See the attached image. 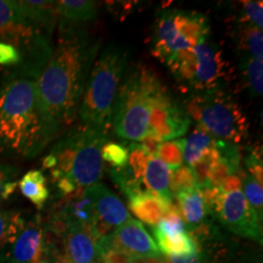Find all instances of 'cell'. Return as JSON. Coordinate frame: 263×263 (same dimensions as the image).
Masks as SVG:
<instances>
[{
	"label": "cell",
	"instance_id": "obj_1",
	"mask_svg": "<svg viewBox=\"0 0 263 263\" xmlns=\"http://www.w3.org/2000/svg\"><path fill=\"white\" fill-rule=\"evenodd\" d=\"M98 44L77 25L60 21L58 45L35 80L38 104L51 140L66 133L78 116Z\"/></svg>",
	"mask_w": 263,
	"mask_h": 263
},
{
	"label": "cell",
	"instance_id": "obj_2",
	"mask_svg": "<svg viewBox=\"0 0 263 263\" xmlns=\"http://www.w3.org/2000/svg\"><path fill=\"white\" fill-rule=\"evenodd\" d=\"M35 80L10 70L0 85V156L32 159L52 141L38 104Z\"/></svg>",
	"mask_w": 263,
	"mask_h": 263
},
{
	"label": "cell",
	"instance_id": "obj_3",
	"mask_svg": "<svg viewBox=\"0 0 263 263\" xmlns=\"http://www.w3.org/2000/svg\"><path fill=\"white\" fill-rule=\"evenodd\" d=\"M107 132L82 127L59 140L43 160L62 197L89 188L103 174L101 156Z\"/></svg>",
	"mask_w": 263,
	"mask_h": 263
},
{
	"label": "cell",
	"instance_id": "obj_4",
	"mask_svg": "<svg viewBox=\"0 0 263 263\" xmlns=\"http://www.w3.org/2000/svg\"><path fill=\"white\" fill-rule=\"evenodd\" d=\"M128 57L126 49L116 44L107 45L98 55L88 76L78 111L84 127L108 133L118 90L127 71Z\"/></svg>",
	"mask_w": 263,
	"mask_h": 263
},
{
	"label": "cell",
	"instance_id": "obj_5",
	"mask_svg": "<svg viewBox=\"0 0 263 263\" xmlns=\"http://www.w3.org/2000/svg\"><path fill=\"white\" fill-rule=\"evenodd\" d=\"M167 89L155 72L143 65L129 70L118 90L112 111L115 133L124 140L141 143L147 136L151 111Z\"/></svg>",
	"mask_w": 263,
	"mask_h": 263
},
{
	"label": "cell",
	"instance_id": "obj_6",
	"mask_svg": "<svg viewBox=\"0 0 263 263\" xmlns=\"http://www.w3.org/2000/svg\"><path fill=\"white\" fill-rule=\"evenodd\" d=\"M0 42L21 55V66L14 70L32 77H38L54 51L51 34L26 17L14 0H0Z\"/></svg>",
	"mask_w": 263,
	"mask_h": 263
},
{
	"label": "cell",
	"instance_id": "obj_7",
	"mask_svg": "<svg viewBox=\"0 0 263 263\" xmlns=\"http://www.w3.org/2000/svg\"><path fill=\"white\" fill-rule=\"evenodd\" d=\"M185 112L216 139L239 145L248 134L246 116L223 88L194 93L185 103Z\"/></svg>",
	"mask_w": 263,
	"mask_h": 263
},
{
	"label": "cell",
	"instance_id": "obj_8",
	"mask_svg": "<svg viewBox=\"0 0 263 263\" xmlns=\"http://www.w3.org/2000/svg\"><path fill=\"white\" fill-rule=\"evenodd\" d=\"M164 65L179 83L195 91L223 88L228 81V65L216 43L206 38L196 47L174 55Z\"/></svg>",
	"mask_w": 263,
	"mask_h": 263
},
{
	"label": "cell",
	"instance_id": "obj_9",
	"mask_svg": "<svg viewBox=\"0 0 263 263\" xmlns=\"http://www.w3.org/2000/svg\"><path fill=\"white\" fill-rule=\"evenodd\" d=\"M210 37L209 20L201 12L166 10L157 16L151 54L161 62L189 50Z\"/></svg>",
	"mask_w": 263,
	"mask_h": 263
},
{
	"label": "cell",
	"instance_id": "obj_10",
	"mask_svg": "<svg viewBox=\"0 0 263 263\" xmlns=\"http://www.w3.org/2000/svg\"><path fill=\"white\" fill-rule=\"evenodd\" d=\"M210 212L232 233L262 244V221L246 201L241 189L229 193L219 190Z\"/></svg>",
	"mask_w": 263,
	"mask_h": 263
},
{
	"label": "cell",
	"instance_id": "obj_11",
	"mask_svg": "<svg viewBox=\"0 0 263 263\" xmlns=\"http://www.w3.org/2000/svg\"><path fill=\"white\" fill-rule=\"evenodd\" d=\"M61 239L62 250L55 254L57 263H104V238L94 229L80 224H52Z\"/></svg>",
	"mask_w": 263,
	"mask_h": 263
},
{
	"label": "cell",
	"instance_id": "obj_12",
	"mask_svg": "<svg viewBox=\"0 0 263 263\" xmlns=\"http://www.w3.org/2000/svg\"><path fill=\"white\" fill-rule=\"evenodd\" d=\"M189 127L190 117L166 90L157 99L151 111L146 138H151L159 143L176 140L177 138L184 136Z\"/></svg>",
	"mask_w": 263,
	"mask_h": 263
},
{
	"label": "cell",
	"instance_id": "obj_13",
	"mask_svg": "<svg viewBox=\"0 0 263 263\" xmlns=\"http://www.w3.org/2000/svg\"><path fill=\"white\" fill-rule=\"evenodd\" d=\"M108 249L110 251L126 256L132 261L161 257L155 240L143 223L133 218L108 235Z\"/></svg>",
	"mask_w": 263,
	"mask_h": 263
},
{
	"label": "cell",
	"instance_id": "obj_14",
	"mask_svg": "<svg viewBox=\"0 0 263 263\" xmlns=\"http://www.w3.org/2000/svg\"><path fill=\"white\" fill-rule=\"evenodd\" d=\"M11 263H51L54 261L52 241L39 221L26 223L10 249Z\"/></svg>",
	"mask_w": 263,
	"mask_h": 263
},
{
	"label": "cell",
	"instance_id": "obj_15",
	"mask_svg": "<svg viewBox=\"0 0 263 263\" xmlns=\"http://www.w3.org/2000/svg\"><path fill=\"white\" fill-rule=\"evenodd\" d=\"M87 189L95 212V232L108 236L132 218L118 197L103 183H95Z\"/></svg>",
	"mask_w": 263,
	"mask_h": 263
},
{
	"label": "cell",
	"instance_id": "obj_16",
	"mask_svg": "<svg viewBox=\"0 0 263 263\" xmlns=\"http://www.w3.org/2000/svg\"><path fill=\"white\" fill-rule=\"evenodd\" d=\"M128 205L133 215L141 222L156 227L160 221L177 209L172 197L153 193H140L128 199Z\"/></svg>",
	"mask_w": 263,
	"mask_h": 263
},
{
	"label": "cell",
	"instance_id": "obj_17",
	"mask_svg": "<svg viewBox=\"0 0 263 263\" xmlns=\"http://www.w3.org/2000/svg\"><path fill=\"white\" fill-rule=\"evenodd\" d=\"M18 9L28 20L39 27L52 34L59 20L57 2H43V0H18L16 2Z\"/></svg>",
	"mask_w": 263,
	"mask_h": 263
},
{
	"label": "cell",
	"instance_id": "obj_18",
	"mask_svg": "<svg viewBox=\"0 0 263 263\" xmlns=\"http://www.w3.org/2000/svg\"><path fill=\"white\" fill-rule=\"evenodd\" d=\"M174 197L178 203L177 207L184 223L194 228L201 224L209 210L199 186L177 194Z\"/></svg>",
	"mask_w": 263,
	"mask_h": 263
},
{
	"label": "cell",
	"instance_id": "obj_19",
	"mask_svg": "<svg viewBox=\"0 0 263 263\" xmlns=\"http://www.w3.org/2000/svg\"><path fill=\"white\" fill-rule=\"evenodd\" d=\"M170 174L171 168L155 156H150L141 178V188L144 193H153L157 195L170 196Z\"/></svg>",
	"mask_w": 263,
	"mask_h": 263
},
{
	"label": "cell",
	"instance_id": "obj_20",
	"mask_svg": "<svg viewBox=\"0 0 263 263\" xmlns=\"http://www.w3.org/2000/svg\"><path fill=\"white\" fill-rule=\"evenodd\" d=\"M58 16L61 22L80 25L91 21L98 15V5L91 0H61L57 2Z\"/></svg>",
	"mask_w": 263,
	"mask_h": 263
},
{
	"label": "cell",
	"instance_id": "obj_21",
	"mask_svg": "<svg viewBox=\"0 0 263 263\" xmlns=\"http://www.w3.org/2000/svg\"><path fill=\"white\" fill-rule=\"evenodd\" d=\"M17 186L22 195L39 210L43 209L50 195L47 185V178L42 171L38 170H32L22 176V178L17 182Z\"/></svg>",
	"mask_w": 263,
	"mask_h": 263
},
{
	"label": "cell",
	"instance_id": "obj_22",
	"mask_svg": "<svg viewBox=\"0 0 263 263\" xmlns=\"http://www.w3.org/2000/svg\"><path fill=\"white\" fill-rule=\"evenodd\" d=\"M157 240V248L161 254L170 257L173 256H188L197 251V245L193 236L186 232L173 233V234H161L154 233Z\"/></svg>",
	"mask_w": 263,
	"mask_h": 263
},
{
	"label": "cell",
	"instance_id": "obj_23",
	"mask_svg": "<svg viewBox=\"0 0 263 263\" xmlns=\"http://www.w3.org/2000/svg\"><path fill=\"white\" fill-rule=\"evenodd\" d=\"M26 224L21 213L15 211H0V257L12 244Z\"/></svg>",
	"mask_w": 263,
	"mask_h": 263
},
{
	"label": "cell",
	"instance_id": "obj_24",
	"mask_svg": "<svg viewBox=\"0 0 263 263\" xmlns=\"http://www.w3.org/2000/svg\"><path fill=\"white\" fill-rule=\"evenodd\" d=\"M216 138L209 134L202 127L197 126L188 139H185L183 157L186 162V166L193 167L196 161L205 154L206 150L213 146Z\"/></svg>",
	"mask_w": 263,
	"mask_h": 263
},
{
	"label": "cell",
	"instance_id": "obj_25",
	"mask_svg": "<svg viewBox=\"0 0 263 263\" xmlns=\"http://www.w3.org/2000/svg\"><path fill=\"white\" fill-rule=\"evenodd\" d=\"M239 45L249 52V57L262 61L263 59V34L262 29L248 22H241L239 28Z\"/></svg>",
	"mask_w": 263,
	"mask_h": 263
},
{
	"label": "cell",
	"instance_id": "obj_26",
	"mask_svg": "<svg viewBox=\"0 0 263 263\" xmlns=\"http://www.w3.org/2000/svg\"><path fill=\"white\" fill-rule=\"evenodd\" d=\"M241 67L250 93L254 97H261L263 93V61L246 55L241 60Z\"/></svg>",
	"mask_w": 263,
	"mask_h": 263
},
{
	"label": "cell",
	"instance_id": "obj_27",
	"mask_svg": "<svg viewBox=\"0 0 263 263\" xmlns=\"http://www.w3.org/2000/svg\"><path fill=\"white\" fill-rule=\"evenodd\" d=\"M184 146H185V139L162 141L157 147L155 157L162 161L171 170L178 168L184 162Z\"/></svg>",
	"mask_w": 263,
	"mask_h": 263
},
{
	"label": "cell",
	"instance_id": "obj_28",
	"mask_svg": "<svg viewBox=\"0 0 263 263\" xmlns=\"http://www.w3.org/2000/svg\"><path fill=\"white\" fill-rule=\"evenodd\" d=\"M197 186L195 174L193 170L186 164H182L178 168L171 170L170 174V193L171 195L176 196L177 194L186 192Z\"/></svg>",
	"mask_w": 263,
	"mask_h": 263
},
{
	"label": "cell",
	"instance_id": "obj_29",
	"mask_svg": "<svg viewBox=\"0 0 263 263\" xmlns=\"http://www.w3.org/2000/svg\"><path fill=\"white\" fill-rule=\"evenodd\" d=\"M215 144V143H213ZM219 162V155L217 153L215 147H210L209 150L205 151V154L196 161V163L194 164L190 168L193 170L194 174H195L196 183L199 188L202 186H209V176L211 173L213 167Z\"/></svg>",
	"mask_w": 263,
	"mask_h": 263
},
{
	"label": "cell",
	"instance_id": "obj_30",
	"mask_svg": "<svg viewBox=\"0 0 263 263\" xmlns=\"http://www.w3.org/2000/svg\"><path fill=\"white\" fill-rule=\"evenodd\" d=\"M242 194H244L246 201L250 203V206L255 210L257 213L258 218L262 221V212H263V189L262 184H259L254 177L250 174L242 176Z\"/></svg>",
	"mask_w": 263,
	"mask_h": 263
},
{
	"label": "cell",
	"instance_id": "obj_31",
	"mask_svg": "<svg viewBox=\"0 0 263 263\" xmlns=\"http://www.w3.org/2000/svg\"><path fill=\"white\" fill-rule=\"evenodd\" d=\"M101 156H103V161H106L114 168H122L128 162L129 153L122 144L106 141L103 146Z\"/></svg>",
	"mask_w": 263,
	"mask_h": 263
},
{
	"label": "cell",
	"instance_id": "obj_32",
	"mask_svg": "<svg viewBox=\"0 0 263 263\" xmlns=\"http://www.w3.org/2000/svg\"><path fill=\"white\" fill-rule=\"evenodd\" d=\"M18 168L10 164L0 163V201L9 199L17 188Z\"/></svg>",
	"mask_w": 263,
	"mask_h": 263
},
{
	"label": "cell",
	"instance_id": "obj_33",
	"mask_svg": "<svg viewBox=\"0 0 263 263\" xmlns=\"http://www.w3.org/2000/svg\"><path fill=\"white\" fill-rule=\"evenodd\" d=\"M242 9L241 22L254 25L255 27L262 29L263 27V5L262 2L244 0L240 3Z\"/></svg>",
	"mask_w": 263,
	"mask_h": 263
},
{
	"label": "cell",
	"instance_id": "obj_34",
	"mask_svg": "<svg viewBox=\"0 0 263 263\" xmlns=\"http://www.w3.org/2000/svg\"><path fill=\"white\" fill-rule=\"evenodd\" d=\"M21 55L15 48L0 42V66L10 67V70L18 68L21 66Z\"/></svg>",
	"mask_w": 263,
	"mask_h": 263
},
{
	"label": "cell",
	"instance_id": "obj_35",
	"mask_svg": "<svg viewBox=\"0 0 263 263\" xmlns=\"http://www.w3.org/2000/svg\"><path fill=\"white\" fill-rule=\"evenodd\" d=\"M245 162L250 176L254 177L259 184H263V167L261 153L258 154L256 150H252L251 154L246 157Z\"/></svg>",
	"mask_w": 263,
	"mask_h": 263
},
{
	"label": "cell",
	"instance_id": "obj_36",
	"mask_svg": "<svg viewBox=\"0 0 263 263\" xmlns=\"http://www.w3.org/2000/svg\"><path fill=\"white\" fill-rule=\"evenodd\" d=\"M242 176H244V174H242ZM241 186H242V177H239V174L235 173V174H230V176L227 177L219 189L224 193H229V192H234V190L241 189Z\"/></svg>",
	"mask_w": 263,
	"mask_h": 263
},
{
	"label": "cell",
	"instance_id": "obj_37",
	"mask_svg": "<svg viewBox=\"0 0 263 263\" xmlns=\"http://www.w3.org/2000/svg\"><path fill=\"white\" fill-rule=\"evenodd\" d=\"M171 263H202V257L200 255L199 246H197V251L188 256H173L170 257Z\"/></svg>",
	"mask_w": 263,
	"mask_h": 263
},
{
	"label": "cell",
	"instance_id": "obj_38",
	"mask_svg": "<svg viewBox=\"0 0 263 263\" xmlns=\"http://www.w3.org/2000/svg\"><path fill=\"white\" fill-rule=\"evenodd\" d=\"M104 263H107V262H104Z\"/></svg>",
	"mask_w": 263,
	"mask_h": 263
}]
</instances>
